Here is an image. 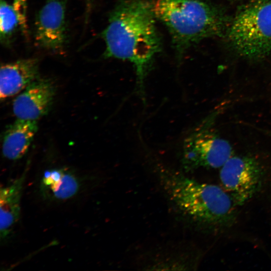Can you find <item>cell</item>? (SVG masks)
Returning <instances> with one entry per match:
<instances>
[{
  "label": "cell",
  "mask_w": 271,
  "mask_h": 271,
  "mask_svg": "<svg viewBox=\"0 0 271 271\" xmlns=\"http://www.w3.org/2000/svg\"><path fill=\"white\" fill-rule=\"evenodd\" d=\"M37 130V120L18 118L5 132L2 144L4 156L12 160L22 158L27 152Z\"/></svg>",
  "instance_id": "30bf717a"
},
{
  "label": "cell",
  "mask_w": 271,
  "mask_h": 271,
  "mask_svg": "<svg viewBox=\"0 0 271 271\" xmlns=\"http://www.w3.org/2000/svg\"><path fill=\"white\" fill-rule=\"evenodd\" d=\"M155 18L150 2L124 0L112 11L101 33L105 44L104 58L132 63L136 75L135 91L145 104L146 79L161 50Z\"/></svg>",
  "instance_id": "6da1fadb"
},
{
  "label": "cell",
  "mask_w": 271,
  "mask_h": 271,
  "mask_svg": "<svg viewBox=\"0 0 271 271\" xmlns=\"http://www.w3.org/2000/svg\"><path fill=\"white\" fill-rule=\"evenodd\" d=\"M262 174L258 163L248 157H231L221 167L220 179L235 205H241L258 191Z\"/></svg>",
  "instance_id": "8992f818"
},
{
  "label": "cell",
  "mask_w": 271,
  "mask_h": 271,
  "mask_svg": "<svg viewBox=\"0 0 271 271\" xmlns=\"http://www.w3.org/2000/svg\"><path fill=\"white\" fill-rule=\"evenodd\" d=\"M156 19L167 28L178 54L200 41L222 35L227 19L217 8L201 0H152Z\"/></svg>",
  "instance_id": "3957f363"
},
{
  "label": "cell",
  "mask_w": 271,
  "mask_h": 271,
  "mask_svg": "<svg viewBox=\"0 0 271 271\" xmlns=\"http://www.w3.org/2000/svg\"><path fill=\"white\" fill-rule=\"evenodd\" d=\"M232 153L230 144L215 134L205 123L193 128L185 138L181 166L186 172L201 168H221Z\"/></svg>",
  "instance_id": "5b68a950"
},
{
  "label": "cell",
  "mask_w": 271,
  "mask_h": 271,
  "mask_svg": "<svg viewBox=\"0 0 271 271\" xmlns=\"http://www.w3.org/2000/svg\"><path fill=\"white\" fill-rule=\"evenodd\" d=\"M26 174L24 172L11 184L1 188L0 231L2 239L8 237L19 219L21 199Z\"/></svg>",
  "instance_id": "8fae6325"
},
{
  "label": "cell",
  "mask_w": 271,
  "mask_h": 271,
  "mask_svg": "<svg viewBox=\"0 0 271 271\" xmlns=\"http://www.w3.org/2000/svg\"><path fill=\"white\" fill-rule=\"evenodd\" d=\"M152 167L169 201L186 219L221 225L232 218L235 204L224 189L198 182L160 162L153 161Z\"/></svg>",
  "instance_id": "7a4b0ae2"
},
{
  "label": "cell",
  "mask_w": 271,
  "mask_h": 271,
  "mask_svg": "<svg viewBox=\"0 0 271 271\" xmlns=\"http://www.w3.org/2000/svg\"><path fill=\"white\" fill-rule=\"evenodd\" d=\"M54 95L55 89L52 82L38 78L14 100L13 112L17 118L37 120L47 113Z\"/></svg>",
  "instance_id": "ba28073f"
},
{
  "label": "cell",
  "mask_w": 271,
  "mask_h": 271,
  "mask_svg": "<svg viewBox=\"0 0 271 271\" xmlns=\"http://www.w3.org/2000/svg\"><path fill=\"white\" fill-rule=\"evenodd\" d=\"M43 191L53 199H68L77 192L79 183L74 175L62 169L46 171L42 181Z\"/></svg>",
  "instance_id": "7c38bea8"
},
{
  "label": "cell",
  "mask_w": 271,
  "mask_h": 271,
  "mask_svg": "<svg viewBox=\"0 0 271 271\" xmlns=\"http://www.w3.org/2000/svg\"><path fill=\"white\" fill-rule=\"evenodd\" d=\"M13 6L19 19L21 30L24 35L28 38L29 30L27 25V0H13Z\"/></svg>",
  "instance_id": "5bb4252c"
},
{
  "label": "cell",
  "mask_w": 271,
  "mask_h": 271,
  "mask_svg": "<svg viewBox=\"0 0 271 271\" xmlns=\"http://www.w3.org/2000/svg\"><path fill=\"white\" fill-rule=\"evenodd\" d=\"M93 0H85V23H87L92 10Z\"/></svg>",
  "instance_id": "9a60e30c"
},
{
  "label": "cell",
  "mask_w": 271,
  "mask_h": 271,
  "mask_svg": "<svg viewBox=\"0 0 271 271\" xmlns=\"http://www.w3.org/2000/svg\"><path fill=\"white\" fill-rule=\"evenodd\" d=\"M67 0H46L36 17L34 37L44 50L59 53L68 42L66 22Z\"/></svg>",
  "instance_id": "52a82bcc"
},
{
  "label": "cell",
  "mask_w": 271,
  "mask_h": 271,
  "mask_svg": "<svg viewBox=\"0 0 271 271\" xmlns=\"http://www.w3.org/2000/svg\"><path fill=\"white\" fill-rule=\"evenodd\" d=\"M38 76L39 61L36 58L20 59L2 64L1 99L18 94L37 79Z\"/></svg>",
  "instance_id": "9c48e42d"
},
{
  "label": "cell",
  "mask_w": 271,
  "mask_h": 271,
  "mask_svg": "<svg viewBox=\"0 0 271 271\" xmlns=\"http://www.w3.org/2000/svg\"><path fill=\"white\" fill-rule=\"evenodd\" d=\"M227 34L241 56L262 58L271 51V0H251L237 12Z\"/></svg>",
  "instance_id": "277c9868"
},
{
  "label": "cell",
  "mask_w": 271,
  "mask_h": 271,
  "mask_svg": "<svg viewBox=\"0 0 271 271\" xmlns=\"http://www.w3.org/2000/svg\"><path fill=\"white\" fill-rule=\"evenodd\" d=\"M20 23L12 5L6 0L0 1V40L7 47L11 46Z\"/></svg>",
  "instance_id": "4fadbf2b"
},
{
  "label": "cell",
  "mask_w": 271,
  "mask_h": 271,
  "mask_svg": "<svg viewBox=\"0 0 271 271\" xmlns=\"http://www.w3.org/2000/svg\"><path fill=\"white\" fill-rule=\"evenodd\" d=\"M230 1H234V0H230Z\"/></svg>",
  "instance_id": "2e32d148"
}]
</instances>
